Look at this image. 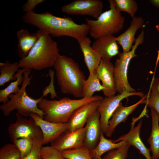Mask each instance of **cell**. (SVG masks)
I'll return each instance as SVG.
<instances>
[{"mask_svg": "<svg viewBox=\"0 0 159 159\" xmlns=\"http://www.w3.org/2000/svg\"><path fill=\"white\" fill-rule=\"evenodd\" d=\"M103 7V2L100 0H74L62 6L61 10L70 15H87L97 19Z\"/></svg>", "mask_w": 159, "mask_h": 159, "instance_id": "10", "label": "cell"}, {"mask_svg": "<svg viewBox=\"0 0 159 159\" xmlns=\"http://www.w3.org/2000/svg\"><path fill=\"white\" fill-rule=\"evenodd\" d=\"M116 37L113 35H109L99 38L94 41L92 47L99 53L102 58L110 60L120 53Z\"/></svg>", "mask_w": 159, "mask_h": 159, "instance_id": "18", "label": "cell"}, {"mask_svg": "<svg viewBox=\"0 0 159 159\" xmlns=\"http://www.w3.org/2000/svg\"><path fill=\"white\" fill-rule=\"evenodd\" d=\"M103 98L99 95L78 99L65 97L58 100H47L42 97L38 105L44 114V120L54 123H65L80 107L92 101L101 100Z\"/></svg>", "mask_w": 159, "mask_h": 159, "instance_id": "3", "label": "cell"}, {"mask_svg": "<svg viewBox=\"0 0 159 159\" xmlns=\"http://www.w3.org/2000/svg\"><path fill=\"white\" fill-rule=\"evenodd\" d=\"M27 69L23 68L19 69L14 75L16 80L4 89L0 90V102L6 103L9 100L8 97L10 95L19 92L20 89L19 86L22 83L24 80L23 74Z\"/></svg>", "mask_w": 159, "mask_h": 159, "instance_id": "24", "label": "cell"}, {"mask_svg": "<svg viewBox=\"0 0 159 159\" xmlns=\"http://www.w3.org/2000/svg\"><path fill=\"white\" fill-rule=\"evenodd\" d=\"M108 1L110 9L102 12L97 19H85V23L89 27V34L95 40L119 32L124 26L125 18L116 10L113 0Z\"/></svg>", "mask_w": 159, "mask_h": 159, "instance_id": "6", "label": "cell"}, {"mask_svg": "<svg viewBox=\"0 0 159 159\" xmlns=\"http://www.w3.org/2000/svg\"><path fill=\"white\" fill-rule=\"evenodd\" d=\"M12 142L19 150L22 159L32 150L34 145V139L29 138H21L15 139Z\"/></svg>", "mask_w": 159, "mask_h": 159, "instance_id": "30", "label": "cell"}, {"mask_svg": "<svg viewBox=\"0 0 159 159\" xmlns=\"http://www.w3.org/2000/svg\"><path fill=\"white\" fill-rule=\"evenodd\" d=\"M40 32L39 39L27 56L19 61L20 67L40 70L53 67L59 54L57 43L51 35Z\"/></svg>", "mask_w": 159, "mask_h": 159, "instance_id": "4", "label": "cell"}, {"mask_svg": "<svg viewBox=\"0 0 159 159\" xmlns=\"http://www.w3.org/2000/svg\"><path fill=\"white\" fill-rule=\"evenodd\" d=\"M100 119V115L97 110L88 120L85 126L84 145L90 150H93L97 145L102 133Z\"/></svg>", "mask_w": 159, "mask_h": 159, "instance_id": "16", "label": "cell"}, {"mask_svg": "<svg viewBox=\"0 0 159 159\" xmlns=\"http://www.w3.org/2000/svg\"><path fill=\"white\" fill-rule=\"evenodd\" d=\"M152 84L151 85L155 88L159 95V77L155 78Z\"/></svg>", "mask_w": 159, "mask_h": 159, "instance_id": "37", "label": "cell"}, {"mask_svg": "<svg viewBox=\"0 0 159 159\" xmlns=\"http://www.w3.org/2000/svg\"><path fill=\"white\" fill-rule=\"evenodd\" d=\"M104 87L100 82L96 72L89 74L87 79L85 81L82 90V98H90L96 92L102 91Z\"/></svg>", "mask_w": 159, "mask_h": 159, "instance_id": "25", "label": "cell"}, {"mask_svg": "<svg viewBox=\"0 0 159 159\" xmlns=\"http://www.w3.org/2000/svg\"><path fill=\"white\" fill-rule=\"evenodd\" d=\"M85 127L77 130L67 131L51 142V146L61 152L79 148L84 145Z\"/></svg>", "mask_w": 159, "mask_h": 159, "instance_id": "11", "label": "cell"}, {"mask_svg": "<svg viewBox=\"0 0 159 159\" xmlns=\"http://www.w3.org/2000/svg\"><path fill=\"white\" fill-rule=\"evenodd\" d=\"M40 159H42L41 158H40Z\"/></svg>", "mask_w": 159, "mask_h": 159, "instance_id": "41", "label": "cell"}, {"mask_svg": "<svg viewBox=\"0 0 159 159\" xmlns=\"http://www.w3.org/2000/svg\"><path fill=\"white\" fill-rule=\"evenodd\" d=\"M130 145L127 143L106 153L101 159H126Z\"/></svg>", "mask_w": 159, "mask_h": 159, "instance_id": "31", "label": "cell"}, {"mask_svg": "<svg viewBox=\"0 0 159 159\" xmlns=\"http://www.w3.org/2000/svg\"><path fill=\"white\" fill-rule=\"evenodd\" d=\"M16 122L10 124L8 128L12 142L15 139L21 138H43L41 129L32 118H24L18 113H16Z\"/></svg>", "mask_w": 159, "mask_h": 159, "instance_id": "9", "label": "cell"}, {"mask_svg": "<svg viewBox=\"0 0 159 159\" xmlns=\"http://www.w3.org/2000/svg\"><path fill=\"white\" fill-rule=\"evenodd\" d=\"M116 10L128 14L132 18L135 17L138 9V4L134 0H113Z\"/></svg>", "mask_w": 159, "mask_h": 159, "instance_id": "27", "label": "cell"}, {"mask_svg": "<svg viewBox=\"0 0 159 159\" xmlns=\"http://www.w3.org/2000/svg\"><path fill=\"white\" fill-rule=\"evenodd\" d=\"M62 153L66 159H93L90 150L84 145L76 149L62 151Z\"/></svg>", "mask_w": 159, "mask_h": 159, "instance_id": "28", "label": "cell"}, {"mask_svg": "<svg viewBox=\"0 0 159 159\" xmlns=\"http://www.w3.org/2000/svg\"><path fill=\"white\" fill-rule=\"evenodd\" d=\"M149 1L153 6L159 9V0H150Z\"/></svg>", "mask_w": 159, "mask_h": 159, "instance_id": "38", "label": "cell"}, {"mask_svg": "<svg viewBox=\"0 0 159 159\" xmlns=\"http://www.w3.org/2000/svg\"><path fill=\"white\" fill-rule=\"evenodd\" d=\"M155 28L159 32V23L155 26Z\"/></svg>", "mask_w": 159, "mask_h": 159, "instance_id": "39", "label": "cell"}, {"mask_svg": "<svg viewBox=\"0 0 159 159\" xmlns=\"http://www.w3.org/2000/svg\"><path fill=\"white\" fill-rule=\"evenodd\" d=\"M53 67L62 93L82 98L86 78L79 64L72 58L59 54Z\"/></svg>", "mask_w": 159, "mask_h": 159, "instance_id": "2", "label": "cell"}, {"mask_svg": "<svg viewBox=\"0 0 159 159\" xmlns=\"http://www.w3.org/2000/svg\"><path fill=\"white\" fill-rule=\"evenodd\" d=\"M43 138L34 139V145L31 151L21 159H40V152L42 147Z\"/></svg>", "mask_w": 159, "mask_h": 159, "instance_id": "34", "label": "cell"}, {"mask_svg": "<svg viewBox=\"0 0 159 159\" xmlns=\"http://www.w3.org/2000/svg\"><path fill=\"white\" fill-rule=\"evenodd\" d=\"M100 101H92L77 109L67 122V131H72L84 127L88 120L97 110Z\"/></svg>", "mask_w": 159, "mask_h": 159, "instance_id": "14", "label": "cell"}, {"mask_svg": "<svg viewBox=\"0 0 159 159\" xmlns=\"http://www.w3.org/2000/svg\"><path fill=\"white\" fill-rule=\"evenodd\" d=\"M22 20L24 23L54 37L67 36L77 40L87 36L89 32V26L86 23L77 24L70 17L57 16L47 11L37 13L33 11L25 13Z\"/></svg>", "mask_w": 159, "mask_h": 159, "instance_id": "1", "label": "cell"}, {"mask_svg": "<svg viewBox=\"0 0 159 159\" xmlns=\"http://www.w3.org/2000/svg\"><path fill=\"white\" fill-rule=\"evenodd\" d=\"M127 144V143L124 140L115 143L112 140L106 138L102 133L97 145L93 150H90V153L93 159H101L102 155L105 153L111 150L118 148Z\"/></svg>", "mask_w": 159, "mask_h": 159, "instance_id": "23", "label": "cell"}, {"mask_svg": "<svg viewBox=\"0 0 159 159\" xmlns=\"http://www.w3.org/2000/svg\"><path fill=\"white\" fill-rule=\"evenodd\" d=\"M144 20L141 16H135L131 21L128 28L123 33L116 37L118 44L121 47L122 52L129 51L132 48L136 38L135 35L138 30L143 28Z\"/></svg>", "mask_w": 159, "mask_h": 159, "instance_id": "17", "label": "cell"}, {"mask_svg": "<svg viewBox=\"0 0 159 159\" xmlns=\"http://www.w3.org/2000/svg\"><path fill=\"white\" fill-rule=\"evenodd\" d=\"M158 72H159V71H158Z\"/></svg>", "mask_w": 159, "mask_h": 159, "instance_id": "40", "label": "cell"}, {"mask_svg": "<svg viewBox=\"0 0 159 159\" xmlns=\"http://www.w3.org/2000/svg\"><path fill=\"white\" fill-rule=\"evenodd\" d=\"M82 52L85 63L89 74L96 72L102 58L99 53L92 47V41L87 36L77 40Z\"/></svg>", "mask_w": 159, "mask_h": 159, "instance_id": "19", "label": "cell"}, {"mask_svg": "<svg viewBox=\"0 0 159 159\" xmlns=\"http://www.w3.org/2000/svg\"><path fill=\"white\" fill-rule=\"evenodd\" d=\"M40 32L31 33L25 29H21L16 33L18 40L17 52L21 59L26 57L39 39Z\"/></svg>", "mask_w": 159, "mask_h": 159, "instance_id": "21", "label": "cell"}, {"mask_svg": "<svg viewBox=\"0 0 159 159\" xmlns=\"http://www.w3.org/2000/svg\"><path fill=\"white\" fill-rule=\"evenodd\" d=\"M142 125V120H141L136 126L132 127L128 133L116 140H112L115 143L122 140H125L130 146H133L138 149L146 159H152L149 149L145 146L140 138V132Z\"/></svg>", "mask_w": 159, "mask_h": 159, "instance_id": "20", "label": "cell"}, {"mask_svg": "<svg viewBox=\"0 0 159 159\" xmlns=\"http://www.w3.org/2000/svg\"><path fill=\"white\" fill-rule=\"evenodd\" d=\"M44 1V0H28L22 6V11L25 13L34 11V9L37 5Z\"/></svg>", "mask_w": 159, "mask_h": 159, "instance_id": "36", "label": "cell"}, {"mask_svg": "<svg viewBox=\"0 0 159 159\" xmlns=\"http://www.w3.org/2000/svg\"><path fill=\"white\" fill-rule=\"evenodd\" d=\"M137 96L142 98L145 96L141 92L124 91L117 95L105 97L100 101L97 111L100 115V122L102 133L105 134L108 122L121 101L129 97Z\"/></svg>", "mask_w": 159, "mask_h": 159, "instance_id": "8", "label": "cell"}, {"mask_svg": "<svg viewBox=\"0 0 159 159\" xmlns=\"http://www.w3.org/2000/svg\"><path fill=\"white\" fill-rule=\"evenodd\" d=\"M147 97V95H145L138 102L128 106H124L122 102H120L108 122L107 128L105 134L106 136L108 137H111L115 132L116 127L119 124L125 122L128 116L139 105L146 103Z\"/></svg>", "mask_w": 159, "mask_h": 159, "instance_id": "15", "label": "cell"}, {"mask_svg": "<svg viewBox=\"0 0 159 159\" xmlns=\"http://www.w3.org/2000/svg\"><path fill=\"white\" fill-rule=\"evenodd\" d=\"M49 74L50 78V82L49 85L45 87L43 89L42 96L44 97L46 96L48 94H50L51 99H53L55 97L57 98V95L55 90L54 85V71L49 69Z\"/></svg>", "mask_w": 159, "mask_h": 159, "instance_id": "35", "label": "cell"}, {"mask_svg": "<svg viewBox=\"0 0 159 159\" xmlns=\"http://www.w3.org/2000/svg\"><path fill=\"white\" fill-rule=\"evenodd\" d=\"M150 96L147 97L146 104L150 108L153 109L159 114V95L155 88L151 85Z\"/></svg>", "mask_w": 159, "mask_h": 159, "instance_id": "33", "label": "cell"}, {"mask_svg": "<svg viewBox=\"0 0 159 159\" xmlns=\"http://www.w3.org/2000/svg\"><path fill=\"white\" fill-rule=\"evenodd\" d=\"M31 69H27L24 72V80L19 91L16 94L9 96L10 99L7 103L0 106V109L5 116H9L13 111L16 110L17 113L24 117L30 116L31 113H35L43 118L44 114L38 107V103L43 97L34 99L29 96L26 88L30 83L32 76L29 77Z\"/></svg>", "mask_w": 159, "mask_h": 159, "instance_id": "5", "label": "cell"}, {"mask_svg": "<svg viewBox=\"0 0 159 159\" xmlns=\"http://www.w3.org/2000/svg\"><path fill=\"white\" fill-rule=\"evenodd\" d=\"M0 159H21V155L14 144L8 143L1 148Z\"/></svg>", "mask_w": 159, "mask_h": 159, "instance_id": "29", "label": "cell"}, {"mask_svg": "<svg viewBox=\"0 0 159 159\" xmlns=\"http://www.w3.org/2000/svg\"><path fill=\"white\" fill-rule=\"evenodd\" d=\"M152 119V130L148 141L150 145L149 148L152 152V159L159 158V114L153 109L150 108Z\"/></svg>", "mask_w": 159, "mask_h": 159, "instance_id": "22", "label": "cell"}, {"mask_svg": "<svg viewBox=\"0 0 159 159\" xmlns=\"http://www.w3.org/2000/svg\"><path fill=\"white\" fill-rule=\"evenodd\" d=\"M30 117L41 129L43 136L42 145L51 143L68 130L67 123H54L46 121L38 115L31 113Z\"/></svg>", "mask_w": 159, "mask_h": 159, "instance_id": "12", "label": "cell"}, {"mask_svg": "<svg viewBox=\"0 0 159 159\" xmlns=\"http://www.w3.org/2000/svg\"><path fill=\"white\" fill-rule=\"evenodd\" d=\"M19 62H16L10 63L8 61L0 63V86L10 81L16 80L15 73L19 70Z\"/></svg>", "mask_w": 159, "mask_h": 159, "instance_id": "26", "label": "cell"}, {"mask_svg": "<svg viewBox=\"0 0 159 159\" xmlns=\"http://www.w3.org/2000/svg\"><path fill=\"white\" fill-rule=\"evenodd\" d=\"M40 156L42 159H66L61 151L51 145L42 147Z\"/></svg>", "mask_w": 159, "mask_h": 159, "instance_id": "32", "label": "cell"}, {"mask_svg": "<svg viewBox=\"0 0 159 159\" xmlns=\"http://www.w3.org/2000/svg\"><path fill=\"white\" fill-rule=\"evenodd\" d=\"M145 39V33L143 29L130 51L125 53H120L114 65V75L117 92L121 93L124 91L133 92L136 90L132 87L128 79V67L131 60L137 57L135 51L138 47L142 44Z\"/></svg>", "mask_w": 159, "mask_h": 159, "instance_id": "7", "label": "cell"}, {"mask_svg": "<svg viewBox=\"0 0 159 159\" xmlns=\"http://www.w3.org/2000/svg\"><path fill=\"white\" fill-rule=\"evenodd\" d=\"M114 69V65L110 60L102 58L96 71L97 77L104 88L102 92L105 97L115 95L117 92Z\"/></svg>", "mask_w": 159, "mask_h": 159, "instance_id": "13", "label": "cell"}]
</instances>
